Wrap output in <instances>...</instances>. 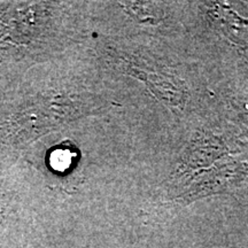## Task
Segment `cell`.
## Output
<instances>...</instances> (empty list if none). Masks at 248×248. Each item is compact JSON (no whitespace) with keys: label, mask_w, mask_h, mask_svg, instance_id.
<instances>
[{"label":"cell","mask_w":248,"mask_h":248,"mask_svg":"<svg viewBox=\"0 0 248 248\" xmlns=\"http://www.w3.org/2000/svg\"><path fill=\"white\" fill-rule=\"evenodd\" d=\"M108 102L93 95L45 94L14 111L0 126L1 140L14 147H24L46 132L64 123L98 113Z\"/></svg>","instance_id":"obj_1"},{"label":"cell","mask_w":248,"mask_h":248,"mask_svg":"<svg viewBox=\"0 0 248 248\" xmlns=\"http://www.w3.org/2000/svg\"><path fill=\"white\" fill-rule=\"evenodd\" d=\"M248 178V162L226 161L217 163L206 172H201L188 183L185 191L175 197V202L187 206L204 198L230 193Z\"/></svg>","instance_id":"obj_2"},{"label":"cell","mask_w":248,"mask_h":248,"mask_svg":"<svg viewBox=\"0 0 248 248\" xmlns=\"http://www.w3.org/2000/svg\"><path fill=\"white\" fill-rule=\"evenodd\" d=\"M229 154L230 148L219 136L207 131L198 132L176 163L171 173L172 181L188 179L190 183L202 170L213 166L216 161L224 159Z\"/></svg>","instance_id":"obj_3"},{"label":"cell","mask_w":248,"mask_h":248,"mask_svg":"<svg viewBox=\"0 0 248 248\" xmlns=\"http://www.w3.org/2000/svg\"><path fill=\"white\" fill-rule=\"evenodd\" d=\"M121 68L126 75L135 77L146 85L152 94L164 106L172 109H183L187 104L190 92L184 80L178 77L157 71L144 70L128 61H122Z\"/></svg>","instance_id":"obj_4"},{"label":"cell","mask_w":248,"mask_h":248,"mask_svg":"<svg viewBox=\"0 0 248 248\" xmlns=\"http://www.w3.org/2000/svg\"><path fill=\"white\" fill-rule=\"evenodd\" d=\"M209 14L219 21V26L222 24L223 30L226 31L229 38L233 39L235 43H247L248 40V21L244 20L235 12L224 5H215L213 9L210 8Z\"/></svg>","instance_id":"obj_5"},{"label":"cell","mask_w":248,"mask_h":248,"mask_svg":"<svg viewBox=\"0 0 248 248\" xmlns=\"http://www.w3.org/2000/svg\"><path fill=\"white\" fill-rule=\"evenodd\" d=\"M120 6L130 16L141 24L156 26L164 18V12L159 4L146 1H124Z\"/></svg>","instance_id":"obj_6"},{"label":"cell","mask_w":248,"mask_h":248,"mask_svg":"<svg viewBox=\"0 0 248 248\" xmlns=\"http://www.w3.org/2000/svg\"><path fill=\"white\" fill-rule=\"evenodd\" d=\"M74 154L71 153L69 150H60L55 151L53 154L51 155L52 167L55 170H66L69 168L73 163Z\"/></svg>","instance_id":"obj_7"},{"label":"cell","mask_w":248,"mask_h":248,"mask_svg":"<svg viewBox=\"0 0 248 248\" xmlns=\"http://www.w3.org/2000/svg\"><path fill=\"white\" fill-rule=\"evenodd\" d=\"M4 221H5V215L4 213L0 210V235H1L2 231H4V226H5ZM0 248H1V243H0Z\"/></svg>","instance_id":"obj_8"}]
</instances>
